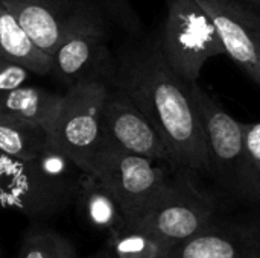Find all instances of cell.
<instances>
[{"label":"cell","instance_id":"e0dca14e","mask_svg":"<svg viewBox=\"0 0 260 258\" xmlns=\"http://www.w3.org/2000/svg\"><path fill=\"white\" fill-rule=\"evenodd\" d=\"M17 258H78V252L67 236L44 222H30L23 233Z\"/></svg>","mask_w":260,"mask_h":258},{"label":"cell","instance_id":"8fae6325","mask_svg":"<svg viewBox=\"0 0 260 258\" xmlns=\"http://www.w3.org/2000/svg\"><path fill=\"white\" fill-rule=\"evenodd\" d=\"M166 258H260V219L218 214Z\"/></svg>","mask_w":260,"mask_h":258},{"label":"cell","instance_id":"277c9868","mask_svg":"<svg viewBox=\"0 0 260 258\" xmlns=\"http://www.w3.org/2000/svg\"><path fill=\"white\" fill-rule=\"evenodd\" d=\"M113 67L105 15L94 2L76 0L66 33L52 56L50 75L67 88L84 81L108 84Z\"/></svg>","mask_w":260,"mask_h":258},{"label":"cell","instance_id":"d6986e66","mask_svg":"<svg viewBox=\"0 0 260 258\" xmlns=\"http://www.w3.org/2000/svg\"><path fill=\"white\" fill-rule=\"evenodd\" d=\"M104 8L105 14H108L116 23H119L123 29L131 33L140 32V20L128 3V0H98Z\"/></svg>","mask_w":260,"mask_h":258},{"label":"cell","instance_id":"5b68a950","mask_svg":"<svg viewBox=\"0 0 260 258\" xmlns=\"http://www.w3.org/2000/svg\"><path fill=\"white\" fill-rule=\"evenodd\" d=\"M193 176L174 172L140 220L129 228L154 236L171 251L203 231L219 214L218 202L198 187Z\"/></svg>","mask_w":260,"mask_h":258},{"label":"cell","instance_id":"7a4b0ae2","mask_svg":"<svg viewBox=\"0 0 260 258\" xmlns=\"http://www.w3.org/2000/svg\"><path fill=\"white\" fill-rule=\"evenodd\" d=\"M82 173L52 140L32 160L8 157L0 176V210L30 222L56 217L75 204Z\"/></svg>","mask_w":260,"mask_h":258},{"label":"cell","instance_id":"30bf717a","mask_svg":"<svg viewBox=\"0 0 260 258\" xmlns=\"http://www.w3.org/2000/svg\"><path fill=\"white\" fill-rule=\"evenodd\" d=\"M212 17L225 55L260 87V15L236 0H197Z\"/></svg>","mask_w":260,"mask_h":258},{"label":"cell","instance_id":"2e32d148","mask_svg":"<svg viewBox=\"0 0 260 258\" xmlns=\"http://www.w3.org/2000/svg\"><path fill=\"white\" fill-rule=\"evenodd\" d=\"M49 141L50 134L41 126L0 114V154L15 160H32Z\"/></svg>","mask_w":260,"mask_h":258},{"label":"cell","instance_id":"8992f818","mask_svg":"<svg viewBox=\"0 0 260 258\" xmlns=\"http://www.w3.org/2000/svg\"><path fill=\"white\" fill-rule=\"evenodd\" d=\"M117 202L126 228L136 225L169 181L166 169L146 157L99 143L90 170Z\"/></svg>","mask_w":260,"mask_h":258},{"label":"cell","instance_id":"7c38bea8","mask_svg":"<svg viewBox=\"0 0 260 258\" xmlns=\"http://www.w3.org/2000/svg\"><path fill=\"white\" fill-rule=\"evenodd\" d=\"M32 44L53 56L61 43L76 0H3Z\"/></svg>","mask_w":260,"mask_h":258},{"label":"cell","instance_id":"603a6c76","mask_svg":"<svg viewBox=\"0 0 260 258\" xmlns=\"http://www.w3.org/2000/svg\"><path fill=\"white\" fill-rule=\"evenodd\" d=\"M251 2H254V3H257V5H260V0H251Z\"/></svg>","mask_w":260,"mask_h":258},{"label":"cell","instance_id":"52a82bcc","mask_svg":"<svg viewBox=\"0 0 260 258\" xmlns=\"http://www.w3.org/2000/svg\"><path fill=\"white\" fill-rule=\"evenodd\" d=\"M160 49L169 65L189 84L200 79L210 58L225 55L218 29L197 0H171Z\"/></svg>","mask_w":260,"mask_h":258},{"label":"cell","instance_id":"6da1fadb","mask_svg":"<svg viewBox=\"0 0 260 258\" xmlns=\"http://www.w3.org/2000/svg\"><path fill=\"white\" fill-rule=\"evenodd\" d=\"M108 85L122 90L163 138L172 173L209 172V154L203 122L190 84L166 61L158 38L125 47L114 56Z\"/></svg>","mask_w":260,"mask_h":258},{"label":"cell","instance_id":"9a60e30c","mask_svg":"<svg viewBox=\"0 0 260 258\" xmlns=\"http://www.w3.org/2000/svg\"><path fill=\"white\" fill-rule=\"evenodd\" d=\"M0 55L20 62L38 76L52 71V58L32 44L3 0H0Z\"/></svg>","mask_w":260,"mask_h":258},{"label":"cell","instance_id":"4fadbf2b","mask_svg":"<svg viewBox=\"0 0 260 258\" xmlns=\"http://www.w3.org/2000/svg\"><path fill=\"white\" fill-rule=\"evenodd\" d=\"M61 102L62 94L32 85L0 91V109L3 114L41 126L49 134L56 122Z\"/></svg>","mask_w":260,"mask_h":258},{"label":"cell","instance_id":"ffe728a7","mask_svg":"<svg viewBox=\"0 0 260 258\" xmlns=\"http://www.w3.org/2000/svg\"><path fill=\"white\" fill-rule=\"evenodd\" d=\"M30 75L34 73L27 67L0 55V91H8L24 85Z\"/></svg>","mask_w":260,"mask_h":258},{"label":"cell","instance_id":"ac0fdd59","mask_svg":"<svg viewBox=\"0 0 260 258\" xmlns=\"http://www.w3.org/2000/svg\"><path fill=\"white\" fill-rule=\"evenodd\" d=\"M169 248L154 236L133 228L108 234L105 248L107 258H166Z\"/></svg>","mask_w":260,"mask_h":258},{"label":"cell","instance_id":"9c48e42d","mask_svg":"<svg viewBox=\"0 0 260 258\" xmlns=\"http://www.w3.org/2000/svg\"><path fill=\"white\" fill-rule=\"evenodd\" d=\"M99 143L111 144L157 163H165L169 169L172 167L171 154L157 129L122 90L111 85L102 106Z\"/></svg>","mask_w":260,"mask_h":258},{"label":"cell","instance_id":"7402d4cb","mask_svg":"<svg viewBox=\"0 0 260 258\" xmlns=\"http://www.w3.org/2000/svg\"><path fill=\"white\" fill-rule=\"evenodd\" d=\"M87 258H107L104 255V252L101 251V252H98V254H94V255H91V257H87Z\"/></svg>","mask_w":260,"mask_h":258},{"label":"cell","instance_id":"cb8c5ba5","mask_svg":"<svg viewBox=\"0 0 260 258\" xmlns=\"http://www.w3.org/2000/svg\"><path fill=\"white\" fill-rule=\"evenodd\" d=\"M0 114H3V113H2V109H0Z\"/></svg>","mask_w":260,"mask_h":258},{"label":"cell","instance_id":"ba28073f","mask_svg":"<svg viewBox=\"0 0 260 258\" xmlns=\"http://www.w3.org/2000/svg\"><path fill=\"white\" fill-rule=\"evenodd\" d=\"M110 85L102 81H84L67 88L50 132L59 148L82 172L90 170L98 149L101 114Z\"/></svg>","mask_w":260,"mask_h":258},{"label":"cell","instance_id":"3957f363","mask_svg":"<svg viewBox=\"0 0 260 258\" xmlns=\"http://www.w3.org/2000/svg\"><path fill=\"white\" fill-rule=\"evenodd\" d=\"M209 154V172L225 192L241 201L260 204V175L245 146L242 122L210 96L198 82L190 84Z\"/></svg>","mask_w":260,"mask_h":258},{"label":"cell","instance_id":"5bb4252c","mask_svg":"<svg viewBox=\"0 0 260 258\" xmlns=\"http://www.w3.org/2000/svg\"><path fill=\"white\" fill-rule=\"evenodd\" d=\"M75 204L85 222L98 231L113 234L126 228V220L117 202L91 173H82Z\"/></svg>","mask_w":260,"mask_h":258},{"label":"cell","instance_id":"44dd1931","mask_svg":"<svg viewBox=\"0 0 260 258\" xmlns=\"http://www.w3.org/2000/svg\"><path fill=\"white\" fill-rule=\"evenodd\" d=\"M242 131L250 158L260 175V122L242 123Z\"/></svg>","mask_w":260,"mask_h":258}]
</instances>
